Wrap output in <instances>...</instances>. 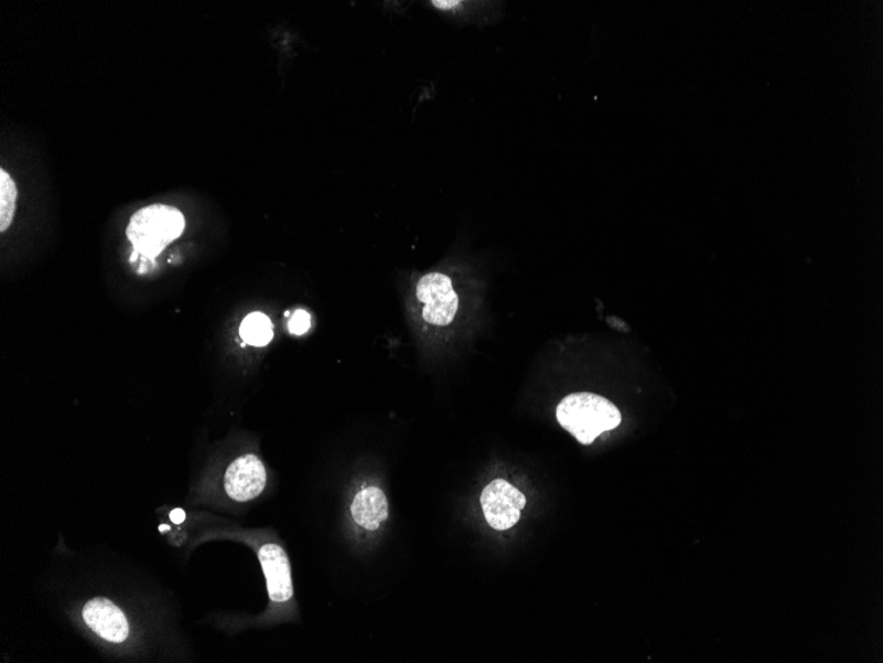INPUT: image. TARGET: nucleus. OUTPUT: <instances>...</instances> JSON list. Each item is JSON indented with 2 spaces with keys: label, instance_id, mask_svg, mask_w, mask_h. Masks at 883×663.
<instances>
[{
  "label": "nucleus",
  "instance_id": "12",
  "mask_svg": "<svg viewBox=\"0 0 883 663\" xmlns=\"http://www.w3.org/2000/svg\"><path fill=\"white\" fill-rule=\"evenodd\" d=\"M170 518L172 522L176 523V525H181V523L185 521V513L182 509L172 510Z\"/></svg>",
  "mask_w": 883,
  "mask_h": 663
},
{
  "label": "nucleus",
  "instance_id": "3",
  "mask_svg": "<svg viewBox=\"0 0 883 663\" xmlns=\"http://www.w3.org/2000/svg\"><path fill=\"white\" fill-rule=\"evenodd\" d=\"M418 301L423 303V320L435 327H448L454 321L460 298H457L451 278L443 274L424 275L417 284Z\"/></svg>",
  "mask_w": 883,
  "mask_h": 663
},
{
  "label": "nucleus",
  "instance_id": "9",
  "mask_svg": "<svg viewBox=\"0 0 883 663\" xmlns=\"http://www.w3.org/2000/svg\"><path fill=\"white\" fill-rule=\"evenodd\" d=\"M241 338L251 346L262 347L273 340L274 329L269 317L262 313H251L245 318L241 329Z\"/></svg>",
  "mask_w": 883,
  "mask_h": 663
},
{
  "label": "nucleus",
  "instance_id": "6",
  "mask_svg": "<svg viewBox=\"0 0 883 663\" xmlns=\"http://www.w3.org/2000/svg\"><path fill=\"white\" fill-rule=\"evenodd\" d=\"M265 578H267L268 594L271 605H287L294 598L293 579H291V565L284 548L277 543H265L258 548Z\"/></svg>",
  "mask_w": 883,
  "mask_h": 663
},
{
  "label": "nucleus",
  "instance_id": "10",
  "mask_svg": "<svg viewBox=\"0 0 883 663\" xmlns=\"http://www.w3.org/2000/svg\"><path fill=\"white\" fill-rule=\"evenodd\" d=\"M18 189L4 170L0 171V231L9 229L15 215Z\"/></svg>",
  "mask_w": 883,
  "mask_h": 663
},
{
  "label": "nucleus",
  "instance_id": "11",
  "mask_svg": "<svg viewBox=\"0 0 883 663\" xmlns=\"http://www.w3.org/2000/svg\"><path fill=\"white\" fill-rule=\"evenodd\" d=\"M311 327V317L308 311L298 310L289 321V331L291 334L302 335L308 333Z\"/></svg>",
  "mask_w": 883,
  "mask_h": 663
},
{
  "label": "nucleus",
  "instance_id": "5",
  "mask_svg": "<svg viewBox=\"0 0 883 663\" xmlns=\"http://www.w3.org/2000/svg\"><path fill=\"white\" fill-rule=\"evenodd\" d=\"M268 474L263 463L255 455L238 457L224 475L225 493L231 501L250 502L260 496L267 486Z\"/></svg>",
  "mask_w": 883,
  "mask_h": 663
},
{
  "label": "nucleus",
  "instance_id": "7",
  "mask_svg": "<svg viewBox=\"0 0 883 663\" xmlns=\"http://www.w3.org/2000/svg\"><path fill=\"white\" fill-rule=\"evenodd\" d=\"M83 619L98 638L121 644L129 638L130 627L121 608L108 599L97 598L86 602Z\"/></svg>",
  "mask_w": 883,
  "mask_h": 663
},
{
  "label": "nucleus",
  "instance_id": "8",
  "mask_svg": "<svg viewBox=\"0 0 883 663\" xmlns=\"http://www.w3.org/2000/svg\"><path fill=\"white\" fill-rule=\"evenodd\" d=\"M348 513L358 532L376 533L389 518V501L380 488L363 486L352 496Z\"/></svg>",
  "mask_w": 883,
  "mask_h": 663
},
{
  "label": "nucleus",
  "instance_id": "14",
  "mask_svg": "<svg viewBox=\"0 0 883 663\" xmlns=\"http://www.w3.org/2000/svg\"><path fill=\"white\" fill-rule=\"evenodd\" d=\"M165 530H168V532H169L170 527L165 526V525L161 526V532H165Z\"/></svg>",
  "mask_w": 883,
  "mask_h": 663
},
{
  "label": "nucleus",
  "instance_id": "4",
  "mask_svg": "<svg viewBox=\"0 0 883 663\" xmlns=\"http://www.w3.org/2000/svg\"><path fill=\"white\" fill-rule=\"evenodd\" d=\"M481 505L488 525L497 532H507L520 521L527 499L506 480H495L484 488Z\"/></svg>",
  "mask_w": 883,
  "mask_h": 663
},
{
  "label": "nucleus",
  "instance_id": "13",
  "mask_svg": "<svg viewBox=\"0 0 883 663\" xmlns=\"http://www.w3.org/2000/svg\"><path fill=\"white\" fill-rule=\"evenodd\" d=\"M433 4L437 7V9L453 10L454 7L460 6L461 2H446V0H442V2H438V0H435V2H433Z\"/></svg>",
  "mask_w": 883,
  "mask_h": 663
},
{
  "label": "nucleus",
  "instance_id": "1",
  "mask_svg": "<svg viewBox=\"0 0 883 663\" xmlns=\"http://www.w3.org/2000/svg\"><path fill=\"white\" fill-rule=\"evenodd\" d=\"M557 420L583 446L622 423V415L606 397L581 393L566 397L557 407Z\"/></svg>",
  "mask_w": 883,
  "mask_h": 663
},
{
  "label": "nucleus",
  "instance_id": "2",
  "mask_svg": "<svg viewBox=\"0 0 883 663\" xmlns=\"http://www.w3.org/2000/svg\"><path fill=\"white\" fill-rule=\"evenodd\" d=\"M184 228L185 218L181 211L172 205L151 204L131 216L126 236L137 254L155 258L182 236Z\"/></svg>",
  "mask_w": 883,
  "mask_h": 663
}]
</instances>
